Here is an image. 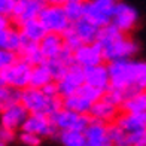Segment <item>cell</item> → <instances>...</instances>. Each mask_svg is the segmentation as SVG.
<instances>
[{
	"mask_svg": "<svg viewBox=\"0 0 146 146\" xmlns=\"http://www.w3.org/2000/svg\"><path fill=\"white\" fill-rule=\"evenodd\" d=\"M19 30H21V33H24L31 42H36V43H40L43 40V37L48 35V31L43 27V24L39 21V18L24 23L21 27H19Z\"/></svg>",
	"mask_w": 146,
	"mask_h": 146,
	"instance_id": "44dd1931",
	"label": "cell"
},
{
	"mask_svg": "<svg viewBox=\"0 0 146 146\" xmlns=\"http://www.w3.org/2000/svg\"><path fill=\"white\" fill-rule=\"evenodd\" d=\"M90 2H96V0H90Z\"/></svg>",
	"mask_w": 146,
	"mask_h": 146,
	"instance_id": "b9f144b4",
	"label": "cell"
},
{
	"mask_svg": "<svg viewBox=\"0 0 146 146\" xmlns=\"http://www.w3.org/2000/svg\"><path fill=\"white\" fill-rule=\"evenodd\" d=\"M5 85H6V82H5V79L2 78V73H0V88L5 87Z\"/></svg>",
	"mask_w": 146,
	"mask_h": 146,
	"instance_id": "74e56055",
	"label": "cell"
},
{
	"mask_svg": "<svg viewBox=\"0 0 146 146\" xmlns=\"http://www.w3.org/2000/svg\"><path fill=\"white\" fill-rule=\"evenodd\" d=\"M61 36L64 39V45L69 46V48L73 49V51H78L81 46H84V42L79 39V36L75 33V30H73V24H70V27L66 30Z\"/></svg>",
	"mask_w": 146,
	"mask_h": 146,
	"instance_id": "f1b7e54d",
	"label": "cell"
},
{
	"mask_svg": "<svg viewBox=\"0 0 146 146\" xmlns=\"http://www.w3.org/2000/svg\"><path fill=\"white\" fill-rule=\"evenodd\" d=\"M84 18L97 25L98 29H103L112 23V17L103 12L94 2H90V0L84 3Z\"/></svg>",
	"mask_w": 146,
	"mask_h": 146,
	"instance_id": "9a60e30c",
	"label": "cell"
},
{
	"mask_svg": "<svg viewBox=\"0 0 146 146\" xmlns=\"http://www.w3.org/2000/svg\"><path fill=\"white\" fill-rule=\"evenodd\" d=\"M108 125L109 124L91 116V125L84 133L85 139H87V145L88 146H113L108 134Z\"/></svg>",
	"mask_w": 146,
	"mask_h": 146,
	"instance_id": "30bf717a",
	"label": "cell"
},
{
	"mask_svg": "<svg viewBox=\"0 0 146 146\" xmlns=\"http://www.w3.org/2000/svg\"><path fill=\"white\" fill-rule=\"evenodd\" d=\"M79 113H75L72 110H60L57 113L49 116V121L55 125L60 131H75L76 124L79 121Z\"/></svg>",
	"mask_w": 146,
	"mask_h": 146,
	"instance_id": "ac0fdd59",
	"label": "cell"
},
{
	"mask_svg": "<svg viewBox=\"0 0 146 146\" xmlns=\"http://www.w3.org/2000/svg\"><path fill=\"white\" fill-rule=\"evenodd\" d=\"M110 87L116 90H127L130 87H139L146 90V63L133 60H118L108 63Z\"/></svg>",
	"mask_w": 146,
	"mask_h": 146,
	"instance_id": "6da1fadb",
	"label": "cell"
},
{
	"mask_svg": "<svg viewBox=\"0 0 146 146\" xmlns=\"http://www.w3.org/2000/svg\"><path fill=\"white\" fill-rule=\"evenodd\" d=\"M46 5H64V0H45Z\"/></svg>",
	"mask_w": 146,
	"mask_h": 146,
	"instance_id": "8d00e7d4",
	"label": "cell"
},
{
	"mask_svg": "<svg viewBox=\"0 0 146 146\" xmlns=\"http://www.w3.org/2000/svg\"><path fill=\"white\" fill-rule=\"evenodd\" d=\"M17 0H0V14H3L6 17H12Z\"/></svg>",
	"mask_w": 146,
	"mask_h": 146,
	"instance_id": "1f68e13d",
	"label": "cell"
},
{
	"mask_svg": "<svg viewBox=\"0 0 146 146\" xmlns=\"http://www.w3.org/2000/svg\"><path fill=\"white\" fill-rule=\"evenodd\" d=\"M29 116H30L29 110L19 103V104L12 106L11 109H8L2 113V125L12 131H15L18 127H23V124L25 122V119Z\"/></svg>",
	"mask_w": 146,
	"mask_h": 146,
	"instance_id": "7c38bea8",
	"label": "cell"
},
{
	"mask_svg": "<svg viewBox=\"0 0 146 146\" xmlns=\"http://www.w3.org/2000/svg\"><path fill=\"white\" fill-rule=\"evenodd\" d=\"M19 140L27 146H39L40 145V137L31 133H21L19 134Z\"/></svg>",
	"mask_w": 146,
	"mask_h": 146,
	"instance_id": "4dcf8cb0",
	"label": "cell"
},
{
	"mask_svg": "<svg viewBox=\"0 0 146 146\" xmlns=\"http://www.w3.org/2000/svg\"><path fill=\"white\" fill-rule=\"evenodd\" d=\"M139 52V43L130 35H124L112 43L103 48V58L106 63L118 61V60H130Z\"/></svg>",
	"mask_w": 146,
	"mask_h": 146,
	"instance_id": "3957f363",
	"label": "cell"
},
{
	"mask_svg": "<svg viewBox=\"0 0 146 146\" xmlns=\"http://www.w3.org/2000/svg\"><path fill=\"white\" fill-rule=\"evenodd\" d=\"M9 33H11V29L0 30V49H8V43H9Z\"/></svg>",
	"mask_w": 146,
	"mask_h": 146,
	"instance_id": "e575fe53",
	"label": "cell"
},
{
	"mask_svg": "<svg viewBox=\"0 0 146 146\" xmlns=\"http://www.w3.org/2000/svg\"><path fill=\"white\" fill-rule=\"evenodd\" d=\"M15 139V133L12 131V130H9V128H6V127H3L2 124H0V143H9V142H12Z\"/></svg>",
	"mask_w": 146,
	"mask_h": 146,
	"instance_id": "d6a6232c",
	"label": "cell"
},
{
	"mask_svg": "<svg viewBox=\"0 0 146 146\" xmlns=\"http://www.w3.org/2000/svg\"><path fill=\"white\" fill-rule=\"evenodd\" d=\"M112 23H113L122 33L130 35V33L136 29V25L139 23V14L133 6L124 3V2H118L116 6H115Z\"/></svg>",
	"mask_w": 146,
	"mask_h": 146,
	"instance_id": "8992f818",
	"label": "cell"
},
{
	"mask_svg": "<svg viewBox=\"0 0 146 146\" xmlns=\"http://www.w3.org/2000/svg\"><path fill=\"white\" fill-rule=\"evenodd\" d=\"M102 102H104V103H109V104H112V106H115V108H121L122 106V103L125 102V98H124V92L121 91V90H116V88H109L108 91L103 94V97H102Z\"/></svg>",
	"mask_w": 146,
	"mask_h": 146,
	"instance_id": "83f0119b",
	"label": "cell"
},
{
	"mask_svg": "<svg viewBox=\"0 0 146 146\" xmlns=\"http://www.w3.org/2000/svg\"><path fill=\"white\" fill-rule=\"evenodd\" d=\"M66 2H76V3H85L87 0H64V3Z\"/></svg>",
	"mask_w": 146,
	"mask_h": 146,
	"instance_id": "f35d334b",
	"label": "cell"
},
{
	"mask_svg": "<svg viewBox=\"0 0 146 146\" xmlns=\"http://www.w3.org/2000/svg\"><path fill=\"white\" fill-rule=\"evenodd\" d=\"M119 110L122 113H146V91H142L136 94L134 97L128 98L122 103V106L119 108Z\"/></svg>",
	"mask_w": 146,
	"mask_h": 146,
	"instance_id": "7402d4cb",
	"label": "cell"
},
{
	"mask_svg": "<svg viewBox=\"0 0 146 146\" xmlns=\"http://www.w3.org/2000/svg\"><path fill=\"white\" fill-rule=\"evenodd\" d=\"M63 8H64V12H66V17H67V19L72 24L84 18V3L66 2L63 5Z\"/></svg>",
	"mask_w": 146,
	"mask_h": 146,
	"instance_id": "484cf974",
	"label": "cell"
},
{
	"mask_svg": "<svg viewBox=\"0 0 146 146\" xmlns=\"http://www.w3.org/2000/svg\"><path fill=\"white\" fill-rule=\"evenodd\" d=\"M84 70H85V84H88L94 88L102 90L103 92H106L110 88V76H109L108 64L87 67Z\"/></svg>",
	"mask_w": 146,
	"mask_h": 146,
	"instance_id": "8fae6325",
	"label": "cell"
},
{
	"mask_svg": "<svg viewBox=\"0 0 146 146\" xmlns=\"http://www.w3.org/2000/svg\"><path fill=\"white\" fill-rule=\"evenodd\" d=\"M12 27V23H11V18L6 17L3 14H0V30H5V29H11Z\"/></svg>",
	"mask_w": 146,
	"mask_h": 146,
	"instance_id": "d590c367",
	"label": "cell"
},
{
	"mask_svg": "<svg viewBox=\"0 0 146 146\" xmlns=\"http://www.w3.org/2000/svg\"><path fill=\"white\" fill-rule=\"evenodd\" d=\"M31 72H33L31 66L29 63H25L24 60L19 58L14 66L2 70L0 73H2V78L5 79L6 85L18 88V90H25V88L30 87Z\"/></svg>",
	"mask_w": 146,
	"mask_h": 146,
	"instance_id": "5b68a950",
	"label": "cell"
},
{
	"mask_svg": "<svg viewBox=\"0 0 146 146\" xmlns=\"http://www.w3.org/2000/svg\"><path fill=\"white\" fill-rule=\"evenodd\" d=\"M75 61L84 69L104 64L103 48L97 42L92 45H84L78 51H75Z\"/></svg>",
	"mask_w": 146,
	"mask_h": 146,
	"instance_id": "9c48e42d",
	"label": "cell"
},
{
	"mask_svg": "<svg viewBox=\"0 0 146 146\" xmlns=\"http://www.w3.org/2000/svg\"><path fill=\"white\" fill-rule=\"evenodd\" d=\"M40 91L43 92L46 97H57V96H60L58 94V84L57 82H51L48 85H45L43 88H40Z\"/></svg>",
	"mask_w": 146,
	"mask_h": 146,
	"instance_id": "836d02e7",
	"label": "cell"
},
{
	"mask_svg": "<svg viewBox=\"0 0 146 146\" xmlns=\"http://www.w3.org/2000/svg\"><path fill=\"white\" fill-rule=\"evenodd\" d=\"M145 91H146V90H145Z\"/></svg>",
	"mask_w": 146,
	"mask_h": 146,
	"instance_id": "7bdbcfd3",
	"label": "cell"
},
{
	"mask_svg": "<svg viewBox=\"0 0 146 146\" xmlns=\"http://www.w3.org/2000/svg\"><path fill=\"white\" fill-rule=\"evenodd\" d=\"M73 30H75V33L79 36V39L84 42V45L96 43L97 37H98V33H100V29H98L97 25H94L85 18L73 23Z\"/></svg>",
	"mask_w": 146,
	"mask_h": 146,
	"instance_id": "2e32d148",
	"label": "cell"
},
{
	"mask_svg": "<svg viewBox=\"0 0 146 146\" xmlns=\"http://www.w3.org/2000/svg\"><path fill=\"white\" fill-rule=\"evenodd\" d=\"M21 104L29 110L30 115H43L49 118L63 110V97H46L40 90L29 87L23 90Z\"/></svg>",
	"mask_w": 146,
	"mask_h": 146,
	"instance_id": "7a4b0ae2",
	"label": "cell"
},
{
	"mask_svg": "<svg viewBox=\"0 0 146 146\" xmlns=\"http://www.w3.org/2000/svg\"><path fill=\"white\" fill-rule=\"evenodd\" d=\"M43 64H45L46 67H48V70L51 72L54 82L63 81V79L66 78V75H67V72H69V67H67V66H64V64L60 61V60H57V58L45 60V63H43Z\"/></svg>",
	"mask_w": 146,
	"mask_h": 146,
	"instance_id": "cb8c5ba5",
	"label": "cell"
},
{
	"mask_svg": "<svg viewBox=\"0 0 146 146\" xmlns=\"http://www.w3.org/2000/svg\"><path fill=\"white\" fill-rule=\"evenodd\" d=\"M112 2H115V3H118V2H121V0H112Z\"/></svg>",
	"mask_w": 146,
	"mask_h": 146,
	"instance_id": "ab89813d",
	"label": "cell"
},
{
	"mask_svg": "<svg viewBox=\"0 0 146 146\" xmlns=\"http://www.w3.org/2000/svg\"><path fill=\"white\" fill-rule=\"evenodd\" d=\"M76 94L81 96V97H84L85 100H88L90 103L94 104V103H97V102L102 100V97H103L104 92H103L102 90H98V88L91 87V85H88V84H84L82 87L76 91Z\"/></svg>",
	"mask_w": 146,
	"mask_h": 146,
	"instance_id": "4316f807",
	"label": "cell"
},
{
	"mask_svg": "<svg viewBox=\"0 0 146 146\" xmlns=\"http://www.w3.org/2000/svg\"><path fill=\"white\" fill-rule=\"evenodd\" d=\"M118 127H121L125 133H137L146 130V113H119V116L116 118V121L113 122Z\"/></svg>",
	"mask_w": 146,
	"mask_h": 146,
	"instance_id": "4fadbf2b",
	"label": "cell"
},
{
	"mask_svg": "<svg viewBox=\"0 0 146 146\" xmlns=\"http://www.w3.org/2000/svg\"><path fill=\"white\" fill-rule=\"evenodd\" d=\"M39 21L43 24L48 33H63L70 27V21L66 17L63 5H46L39 15Z\"/></svg>",
	"mask_w": 146,
	"mask_h": 146,
	"instance_id": "277c9868",
	"label": "cell"
},
{
	"mask_svg": "<svg viewBox=\"0 0 146 146\" xmlns=\"http://www.w3.org/2000/svg\"><path fill=\"white\" fill-rule=\"evenodd\" d=\"M121 110L115 106H112L109 103H104V102H97L92 104V108L90 110V116L96 118V119H100V121L106 122V124H113L116 121V118L119 116Z\"/></svg>",
	"mask_w": 146,
	"mask_h": 146,
	"instance_id": "e0dca14e",
	"label": "cell"
},
{
	"mask_svg": "<svg viewBox=\"0 0 146 146\" xmlns=\"http://www.w3.org/2000/svg\"><path fill=\"white\" fill-rule=\"evenodd\" d=\"M0 146H5V143H0Z\"/></svg>",
	"mask_w": 146,
	"mask_h": 146,
	"instance_id": "60d3db41",
	"label": "cell"
},
{
	"mask_svg": "<svg viewBox=\"0 0 146 146\" xmlns=\"http://www.w3.org/2000/svg\"><path fill=\"white\" fill-rule=\"evenodd\" d=\"M58 84V94L60 97H69L76 94V91L85 84V70L79 64H73L69 67V72L63 81Z\"/></svg>",
	"mask_w": 146,
	"mask_h": 146,
	"instance_id": "52a82bcc",
	"label": "cell"
},
{
	"mask_svg": "<svg viewBox=\"0 0 146 146\" xmlns=\"http://www.w3.org/2000/svg\"><path fill=\"white\" fill-rule=\"evenodd\" d=\"M51 82H54V79H52L51 72L48 70V67H46L45 64L37 66V67H33L31 81H30V87H31V88L40 90V88L45 87V85H48V84H51Z\"/></svg>",
	"mask_w": 146,
	"mask_h": 146,
	"instance_id": "603a6c76",
	"label": "cell"
},
{
	"mask_svg": "<svg viewBox=\"0 0 146 146\" xmlns=\"http://www.w3.org/2000/svg\"><path fill=\"white\" fill-rule=\"evenodd\" d=\"M19 60L17 52H12L8 49H0V72L14 66L17 61Z\"/></svg>",
	"mask_w": 146,
	"mask_h": 146,
	"instance_id": "f546056e",
	"label": "cell"
},
{
	"mask_svg": "<svg viewBox=\"0 0 146 146\" xmlns=\"http://www.w3.org/2000/svg\"><path fill=\"white\" fill-rule=\"evenodd\" d=\"M60 140L64 146H88L84 133L79 131H61Z\"/></svg>",
	"mask_w": 146,
	"mask_h": 146,
	"instance_id": "d4e9b609",
	"label": "cell"
},
{
	"mask_svg": "<svg viewBox=\"0 0 146 146\" xmlns=\"http://www.w3.org/2000/svg\"><path fill=\"white\" fill-rule=\"evenodd\" d=\"M23 133H31L39 137L42 136H49V137H55L60 136V131L54 124L49 121L48 116L43 115H30L25 122L23 124Z\"/></svg>",
	"mask_w": 146,
	"mask_h": 146,
	"instance_id": "ba28073f",
	"label": "cell"
},
{
	"mask_svg": "<svg viewBox=\"0 0 146 146\" xmlns=\"http://www.w3.org/2000/svg\"><path fill=\"white\" fill-rule=\"evenodd\" d=\"M91 108H92V103H90L88 100H85L84 97L78 94L63 97V109L66 110H72L79 115H90Z\"/></svg>",
	"mask_w": 146,
	"mask_h": 146,
	"instance_id": "ffe728a7",
	"label": "cell"
},
{
	"mask_svg": "<svg viewBox=\"0 0 146 146\" xmlns=\"http://www.w3.org/2000/svg\"><path fill=\"white\" fill-rule=\"evenodd\" d=\"M63 48H64V39L58 33H48L40 42V52L45 57V60L57 58Z\"/></svg>",
	"mask_w": 146,
	"mask_h": 146,
	"instance_id": "5bb4252c",
	"label": "cell"
},
{
	"mask_svg": "<svg viewBox=\"0 0 146 146\" xmlns=\"http://www.w3.org/2000/svg\"><path fill=\"white\" fill-rule=\"evenodd\" d=\"M23 98V90H18L9 85L0 88V113H3L8 109H11L12 106L19 104Z\"/></svg>",
	"mask_w": 146,
	"mask_h": 146,
	"instance_id": "d6986e66",
	"label": "cell"
}]
</instances>
